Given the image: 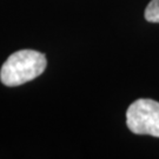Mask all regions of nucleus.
<instances>
[{
	"mask_svg": "<svg viewBox=\"0 0 159 159\" xmlns=\"http://www.w3.org/2000/svg\"><path fill=\"white\" fill-rule=\"evenodd\" d=\"M44 53L34 50H20L12 53L0 70V80L8 87L20 86L35 79L46 70Z\"/></svg>",
	"mask_w": 159,
	"mask_h": 159,
	"instance_id": "obj_1",
	"label": "nucleus"
},
{
	"mask_svg": "<svg viewBox=\"0 0 159 159\" xmlns=\"http://www.w3.org/2000/svg\"><path fill=\"white\" fill-rule=\"evenodd\" d=\"M126 125L134 134L159 138V102L152 99H138L126 111Z\"/></svg>",
	"mask_w": 159,
	"mask_h": 159,
	"instance_id": "obj_2",
	"label": "nucleus"
},
{
	"mask_svg": "<svg viewBox=\"0 0 159 159\" xmlns=\"http://www.w3.org/2000/svg\"><path fill=\"white\" fill-rule=\"evenodd\" d=\"M144 16L148 23H159V0H151L148 2Z\"/></svg>",
	"mask_w": 159,
	"mask_h": 159,
	"instance_id": "obj_3",
	"label": "nucleus"
}]
</instances>
